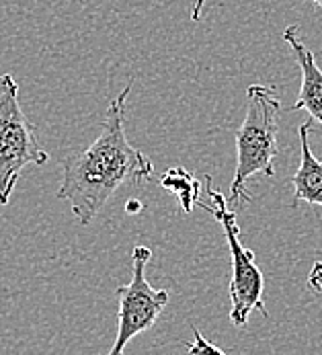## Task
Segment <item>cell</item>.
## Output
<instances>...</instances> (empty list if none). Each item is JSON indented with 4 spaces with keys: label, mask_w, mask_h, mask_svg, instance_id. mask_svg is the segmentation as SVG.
<instances>
[{
    "label": "cell",
    "mask_w": 322,
    "mask_h": 355,
    "mask_svg": "<svg viewBox=\"0 0 322 355\" xmlns=\"http://www.w3.org/2000/svg\"><path fill=\"white\" fill-rule=\"evenodd\" d=\"M134 83H129L109 103L99 138L82 153L70 154L62 168L57 200L68 202L74 218L89 226L105 203L123 185H140L152 179V160L132 146L125 136V101Z\"/></svg>",
    "instance_id": "6da1fadb"
},
{
    "label": "cell",
    "mask_w": 322,
    "mask_h": 355,
    "mask_svg": "<svg viewBox=\"0 0 322 355\" xmlns=\"http://www.w3.org/2000/svg\"><path fill=\"white\" fill-rule=\"evenodd\" d=\"M281 101L273 87L251 85L247 89V115L242 125L236 130V171L230 185L228 203L236 209L249 202L247 181L253 175H275L277 146V115Z\"/></svg>",
    "instance_id": "7a4b0ae2"
},
{
    "label": "cell",
    "mask_w": 322,
    "mask_h": 355,
    "mask_svg": "<svg viewBox=\"0 0 322 355\" xmlns=\"http://www.w3.org/2000/svg\"><path fill=\"white\" fill-rule=\"evenodd\" d=\"M206 193L208 202L199 200V207L210 211L215 220L220 222L228 249H230V259H232V275L228 284V296H230V320L234 327L242 329L249 322L251 312H261L263 316H269L265 308V277L263 271L259 269L255 253L247 249L240 241V226L236 222V209L228 203V198H224L214 185L212 177L206 175Z\"/></svg>",
    "instance_id": "3957f363"
},
{
    "label": "cell",
    "mask_w": 322,
    "mask_h": 355,
    "mask_svg": "<svg viewBox=\"0 0 322 355\" xmlns=\"http://www.w3.org/2000/svg\"><path fill=\"white\" fill-rule=\"evenodd\" d=\"M50 154L37 140L35 125L19 105V85L12 74L0 76V205L10 202L12 189L29 164H46Z\"/></svg>",
    "instance_id": "277c9868"
},
{
    "label": "cell",
    "mask_w": 322,
    "mask_h": 355,
    "mask_svg": "<svg viewBox=\"0 0 322 355\" xmlns=\"http://www.w3.org/2000/svg\"><path fill=\"white\" fill-rule=\"evenodd\" d=\"M152 251L144 245L132 251V282L115 288L117 296V337L109 355L125 352L127 343L144 331H150L168 304V292L156 290L146 277Z\"/></svg>",
    "instance_id": "5b68a950"
},
{
    "label": "cell",
    "mask_w": 322,
    "mask_h": 355,
    "mask_svg": "<svg viewBox=\"0 0 322 355\" xmlns=\"http://www.w3.org/2000/svg\"><path fill=\"white\" fill-rule=\"evenodd\" d=\"M283 42L289 46V50H292L300 70H302L300 95H298V101L292 105V111L304 109L310 113L312 119H316L322 125V70L316 64V58L304 44L298 25L285 27Z\"/></svg>",
    "instance_id": "8992f818"
},
{
    "label": "cell",
    "mask_w": 322,
    "mask_h": 355,
    "mask_svg": "<svg viewBox=\"0 0 322 355\" xmlns=\"http://www.w3.org/2000/svg\"><path fill=\"white\" fill-rule=\"evenodd\" d=\"M310 128H312V121H304L298 128V136L302 142V158L292 179L294 205L306 202L322 207V162L310 150Z\"/></svg>",
    "instance_id": "52a82bcc"
},
{
    "label": "cell",
    "mask_w": 322,
    "mask_h": 355,
    "mask_svg": "<svg viewBox=\"0 0 322 355\" xmlns=\"http://www.w3.org/2000/svg\"><path fill=\"white\" fill-rule=\"evenodd\" d=\"M159 185L166 193L175 196L179 207L185 214H191L193 207L199 203V193H202L199 179L193 173H189L187 168H183V166L168 168L159 179Z\"/></svg>",
    "instance_id": "ba28073f"
},
{
    "label": "cell",
    "mask_w": 322,
    "mask_h": 355,
    "mask_svg": "<svg viewBox=\"0 0 322 355\" xmlns=\"http://www.w3.org/2000/svg\"><path fill=\"white\" fill-rule=\"evenodd\" d=\"M191 355H199V354H224L217 345L214 343H210L204 335H202V331H197V329H193V343L189 345V349H187Z\"/></svg>",
    "instance_id": "9c48e42d"
},
{
    "label": "cell",
    "mask_w": 322,
    "mask_h": 355,
    "mask_svg": "<svg viewBox=\"0 0 322 355\" xmlns=\"http://www.w3.org/2000/svg\"><path fill=\"white\" fill-rule=\"evenodd\" d=\"M308 288H310L314 294H319L322 300V261H316V263L312 265V269H310V273H308Z\"/></svg>",
    "instance_id": "30bf717a"
},
{
    "label": "cell",
    "mask_w": 322,
    "mask_h": 355,
    "mask_svg": "<svg viewBox=\"0 0 322 355\" xmlns=\"http://www.w3.org/2000/svg\"><path fill=\"white\" fill-rule=\"evenodd\" d=\"M204 4H206V0H195V4H193V10H191V19H193V21H199Z\"/></svg>",
    "instance_id": "8fae6325"
},
{
    "label": "cell",
    "mask_w": 322,
    "mask_h": 355,
    "mask_svg": "<svg viewBox=\"0 0 322 355\" xmlns=\"http://www.w3.org/2000/svg\"><path fill=\"white\" fill-rule=\"evenodd\" d=\"M138 209H140V203H138V202H127V214H132V211L136 214Z\"/></svg>",
    "instance_id": "7c38bea8"
},
{
    "label": "cell",
    "mask_w": 322,
    "mask_h": 355,
    "mask_svg": "<svg viewBox=\"0 0 322 355\" xmlns=\"http://www.w3.org/2000/svg\"><path fill=\"white\" fill-rule=\"evenodd\" d=\"M312 2H314L316 6H321V8H322V0H312Z\"/></svg>",
    "instance_id": "4fadbf2b"
}]
</instances>
